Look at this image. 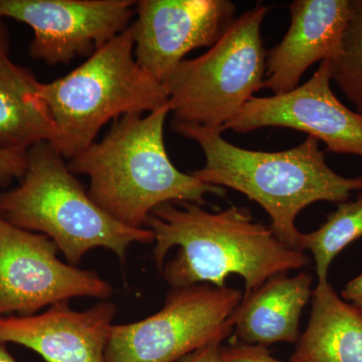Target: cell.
Masks as SVG:
<instances>
[{
    "label": "cell",
    "mask_w": 362,
    "mask_h": 362,
    "mask_svg": "<svg viewBox=\"0 0 362 362\" xmlns=\"http://www.w3.org/2000/svg\"><path fill=\"white\" fill-rule=\"evenodd\" d=\"M362 238V192L354 201L337 204L325 223L314 232L303 233L302 252H310L315 263L317 281H328L332 262L345 249Z\"/></svg>",
    "instance_id": "e0dca14e"
},
{
    "label": "cell",
    "mask_w": 362,
    "mask_h": 362,
    "mask_svg": "<svg viewBox=\"0 0 362 362\" xmlns=\"http://www.w3.org/2000/svg\"><path fill=\"white\" fill-rule=\"evenodd\" d=\"M351 0H294L291 23L280 44L267 52L263 88L274 95L296 89L309 66L340 54Z\"/></svg>",
    "instance_id": "4fadbf2b"
},
{
    "label": "cell",
    "mask_w": 362,
    "mask_h": 362,
    "mask_svg": "<svg viewBox=\"0 0 362 362\" xmlns=\"http://www.w3.org/2000/svg\"><path fill=\"white\" fill-rule=\"evenodd\" d=\"M28 168L26 153L0 148V187H6L14 180H21Z\"/></svg>",
    "instance_id": "ffe728a7"
},
{
    "label": "cell",
    "mask_w": 362,
    "mask_h": 362,
    "mask_svg": "<svg viewBox=\"0 0 362 362\" xmlns=\"http://www.w3.org/2000/svg\"><path fill=\"white\" fill-rule=\"evenodd\" d=\"M218 362H282L272 356L270 350L259 345L235 341L221 345Z\"/></svg>",
    "instance_id": "d6986e66"
},
{
    "label": "cell",
    "mask_w": 362,
    "mask_h": 362,
    "mask_svg": "<svg viewBox=\"0 0 362 362\" xmlns=\"http://www.w3.org/2000/svg\"><path fill=\"white\" fill-rule=\"evenodd\" d=\"M146 226L156 238L154 262L171 288H223L235 274L244 279L246 298L269 279L310 263L245 207L209 213L192 202H168L153 209Z\"/></svg>",
    "instance_id": "6da1fadb"
},
{
    "label": "cell",
    "mask_w": 362,
    "mask_h": 362,
    "mask_svg": "<svg viewBox=\"0 0 362 362\" xmlns=\"http://www.w3.org/2000/svg\"><path fill=\"white\" fill-rule=\"evenodd\" d=\"M9 33L4 18H0V57L8 54Z\"/></svg>",
    "instance_id": "603a6c76"
},
{
    "label": "cell",
    "mask_w": 362,
    "mask_h": 362,
    "mask_svg": "<svg viewBox=\"0 0 362 362\" xmlns=\"http://www.w3.org/2000/svg\"><path fill=\"white\" fill-rule=\"evenodd\" d=\"M131 0H0V18L30 26V54L49 66L89 57L129 28Z\"/></svg>",
    "instance_id": "9c48e42d"
},
{
    "label": "cell",
    "mask_w": 362,
    "mask_h": 362,
    "mask_svg": "<svg viewBox=\"0 0 362 362\" xmlns=\"http://www.w3.org/2000/svg\"><path fill=\"white\" fill-rule=\"evenodd\" d=\"M170 105L146 116L116 119L101 141L69 160L74 175L89 177L90 199L119 223L144 228L150 214L168 202L204 206L209 194L226 197L225 188L178 170L164 143Z\"/></svg>",
    "instance_id": "3957f363"
},
{
    "label": "cell",
    "mask_w": 362,
    "mask_h": 362,
    "mask_svg": "<svg viewBox=\"0 0 362 362\" xmlns=\"http://www.w3.org/2000/svg\"><path fill=\"white\" fill-rule=\"evenodd\" d=\"M223 342L214 341L188 354L178 362H218V350Z\"/></svg>",
    "instance_id": "7402d4cb"
},
{
    "label": "cell",
    "mask_w": 362,
    "mask_h": 362,
    "mask_svg": "<svg viewBox=\"0 0 362 362\" xmlns=\"http://www.w3.org/2000/svg\"><path fill=\"white\" fill-rule=\"evenodd\" d=\"M341 298L362 314V273L350 280L341 292Z\"/></svg>",
    "instance_id": "44dd1931"
},
{
    "label": "cell",
    "mask_w": 362,
    "mask_h": 362,
    "mask_svg": "<svg viewBox=\"0 0 362 362\" xmlns=\"http://www.w3.org/2000/svg\"><path fill=\"white\" fill-rule=\"evenodd\" d=\"M330 61L321 62L308 82L271 97H252L225 127L247 133L266 127L307 133L327 151L362 158V115L350 110L331 88Z\"/></svg>",
    "instance_id": "30bf717a"
},
{
    "label": "cell",
    "mask_w": 362,
    "mask_h": 362,
    "mask_svg": "<svg viewBox=\"0 0 362 362\" xmlns=\"http://www.w3.org/2000/svg\"><path fill=\"white\" fill-rule=\"evenodd\" d=\"M135 13L136 62L164 84L188 52L221 39L235 21V6L228 0H141Z\"/></svg>",
    "instance_id": "8fae6325"
},
{
    "label": "cell",
    "mask_w": 362,
    "mask_h": 362,
    "mask_svg": "<svg viewBox=\"0 0 362 362\" xmlns=\"http://www.w3.org/2000/svg\"><path fill=\"white\" fill-rule=\"evenodd\" d=\"M40 82L32 71L0 57V148L28 153L40 143H52L56 126L39 96Z\"/></svg>",
    "instance_id": "2e32d148"
},
{
    "label": "cell",
    "mask_w": 362,
    "mask_h": 362,
    "mask_svg": "<svg viewBox=\"0 0 362 362\" xmlns=\"http://www.w3.org/2000/svg\"><path fill=\"white\" fill-rule=\"evenodd\" d=\"M330 71L332 82L362 115V0H351L341 51L330 61Z\"/></svg>",
    "instance_id": "ac0fdd59"
},
{
    "label": "cell",
    "mask_w": 362,
    "mask_h": 362,
    "mask_svg": "<svg viewBox=\"0 0 362 362\" xmlns=\"http://www.w3.org/2000/svg\"><path fill=\"white\" fill-rule=\"evenodd\" d=\"M116 311L107 300L84 311L66 301L33 316L0 317V343L23 345L47 362H104Z\"/></svg>",
    "instance_id": "7c38bea8"
},
{
    "label": "cell",
    "mask_w": 362,
    "mask_h": 362,
    "mask_svg": "<svg viewBox=\"0 0 362 362\" xmlns=\"http://www.w3.org/2000/svg\"><path fill=\"white\" fill-rule=\"evenodd\" d=\"M178 134L194 140L206 156L194 175L209 185L247 195L265 209L271 228L283 244L300 250L298 214L317 202L340 204L362 192V175L345 177L331 169L316 138L308 136L294 148L255 151L235 146L221 130L197 124L173 122Z\"/></svg>",
    "instance_id": "7a4b0ae2"
},
{
    "label": "cell",
    "mask_w": 362,
    "mask_h": 362,
    "mask_svg": "<svg viewBox=\"0 0 362 362\" xmlns=\"http://www.w3.org/2000/svg\"><path fill=\"white\" fill-rule=\"evenodd\" d=\"M270 6L256 4L209 52L183 59L164 83L173 122L221 130L263 89L267 52L261 28Z\"/></svg>",
    "instance_id": "8992f818"
},
{
    "label": "cell",
    "mask_w": 362,
    "mask_h": 362,
    "mask_svg": "<svg viewBox=\"0 0 362 362\" xmlns=\"http://www.w3.org/2000/svg\"><path fill=\"white\" fill-rule=\"evenodd\" d=\"M310 319L290 362H362V314L328 281L312 290Z\"/></svg>",
    "instance_id": "9a60e30c"
},
{
    "label": "cell",
    "mask_w": 362,
    "mask_h": 362,
    "mask_svg": "<svg viewBox=\"0 0 362 362\" xmlns=\"http://www.w3.org/2000/svg\"><path fill=\"white\" fill-rule=\"evenodd\" d=\"M58 252L47 235L0 218V317L33 316L73 298L112 296L113 287L96 272L64 263Z\"/></svg>",
    "instance_id": "ba28073f"
},
{
    "label": "cell",
    "mask_w": 362,
    "mask_h": 362,
    "mask_svg": "<svg viewBox=\"0 0 362 362\" xmlns=\"http://www.w3.org/2000/svg\"><path fill=\"white\" fill-rule=\"evenodd\" d=\"M313 276L302 272L269 279L243 298L233 313L235 341L268 347L278 342L297 343L300 318L312 296Z\"/></svg>",
    "instance_id": "5bb4252c"
},
{
    "label": "cell",
    "mask_w": 362,
    "mask_h": 362,
    "mask_svg": "<svg viewBox=\"0 0 362 362\" xmlns=\"http://www.w3.org/2000/svg\"><path fill=\"white\" fill-rule=\"evenodd\" d=\"M0 362H16V359L7 351L6 344L0 343Z\"/></svg>",
    "instance_id": "cb8c5ba5"
},
{
    "label": "cell",
    "mask_w": 362,
    "mask_h": 362,
    "mask_svg": "<svg viewBox=\"0 0 362 362\" xmlns=\"http://www.w3.org/2000/svg\"><path fill=\"white\" fill-rule=\"evenodd\" d=\"M28 168L18 187L0 192V218L47 235L71 266L97 249L125 261L133 244L156 242L149 228H130L98 206L64 157L42 142L28 150Z\"/></svg>",
    "instance_id": "277c9868"
},
{
    "label": "cell",
    "mask_w": 362,
    "mask_h": 362,
    "mask_svg": "<svg viewBox=\"0 0 362 362\" xmlns=\"http://www.w3.org/2000/svg\"><path fill=\"white\" fill-rule=\"evenodd\" d=\"M39 96L56 126L49 145L68 160L96 141L112 119L149 114L169 101L164 85L136 62L131 25L68 75L40 83Z\"/></svg>",
    "instance_id": "5b68a950"
},
{
    "label": "cell",
    "mask_w": 362,
    "mask_h": 362,
    "mask_svg": "<svg viewBox=\"0 0 362 362\" xmlns=\"http://www.w3.org/2000/svg\"><path fill=\"white\" fill-rule=\"evenodd\" d=\"M243 294L209 284L171 288L153 315L112 326L104 362H178L233 334V313Z\"/></svg>",
    "instance_id": "52a82bcc"
}]
</instances>
